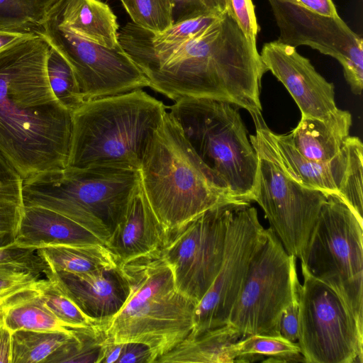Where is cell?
<instances>
[{"label": "cell", "instance_id": "cell-1", "mask_svg": "<svg viewBox=\"0 0 363 363\" xmlns=\"http://www.w3.org/2000/svg\"><path fill=\"white\" fill-rule=\"evenodd\" d=\"M118 42L149 82L177 101L184 97L227 101L263 119L261 80L267 72L227 11L204 33L187 41L162 43L133 22L119 28Z\"/></svg>", "mask_w": 363, "mask_h": 363}, {"label": "cell", "instance_id": "cell-23", "mask_svg": "<svg viewBox=\"0 0 363 363\" xmlns=\"http://www.w3.org/2000/svg\"><path fill=\"white\" fill-rule=\"evenodd\" d=\"M23 286L0 299V320L11 331H58L75 329L61 322L45 305L33 285Z\"/></svg>", "mask_w": 363, "mask_h": 363}, {"label": "cell", "instance_id": "cell-12", "mask_svg": "<svg viewBox=\"0 0 363 363\" xmlns=\"http://www.w3.org/2000/svg\"><path fill=\"white\" fill-rule=\"evenodd\" d=\"M237 202L211 208L166 235L162 252L177 289L198 304L221 266L229 218Z\"/></svg>", "mask_w": 363, "mask_h": 363}, {"label": "cell", "instance_id": "cell-30", "mask_svg": "<svg viewBox=\"0 0 363 363\" xmlns=\"http://www.w3.org/2000/svg\"><path fill=\"white\" fill-rule=\"evenodd\" d=\"M60 0H0V28L34 33Z\"/></svg>", "mask_w": 363, "mask_h": 363}, {"label": "cell", "instance_id": "cell-29", "mask_svg": "<svg viewBox=\"0 0 363 363\" xmlns=\"http://www.w3.org/2000/svg\"><path fill=\"white\" fill-rule=\"evenodd\" d=\"M33 285L45 305L67 327L78 329L100 325L78 307L51 276L38 279Z\"/></svg>", "mask_w": 363, "mask_h": 363}, {"label": "cell", "instance_id": "cell-4", "mask_svg": "<svg viewBox=\"0 0 363 363\" xmlns=\"http://www.w3.org/2000/svg\"><path fill=\"white\" fill-rule=\"evenodd\" d=\"M139 174L166 235L211 208L240 201L220 187L167 111L148 141Z\"/></svg>", "mask_w": 363, "mask_h": 363}, {"label": "cell", "instance_id": "cell-25", "mask_svg": "<svg viewBox=\"0 0 363 363\" xmlns=\"http://www.w3.org/2000/svg\"><path fill=\"white\" fill-rule=\"evenodd\" d=\"M36 252L55 271L84 273L118 267L115 255L103 244L48 245Z\"/></svg>", "mask_w": 363, "mask_h": 363}, {"label": "cell", "instance_id": "cell-34", "mask_svg": "<svg viewBox=\"0 0 363 363\" xmlns=\"http://www.w3.org/2000/svg\"><path fill=\"white\" fill-rule=\"evenodd\" d=\"M223 14L219 16L206 15L187 18L174 23L169 28L162 33L150 32L153 39L158 42L178 43L187 41L204 33Z\"/></svg>", "mask_w": 363, "mask_h": 363}, {"label": "cell", "instance_id": "cell-42", "mask_svg": "<svg viewBox=\"0 0 363 363\" xmlns=\"http://www.w3.org/2000/svg\"><path fill=\"white\" fill-rule=\"evenodd\" d=\"M11 331L0 320V363H10Z\"/></svg>", "mask_w": 363, "mask_h": 363}, {"label": "cell", "instance_id": "cell-16", "mask_svg": "<svg viewBox=\"0 0 363 363\" xmlns=\"http://www.w3.org/2000/svg\"><path fill=\"white\" fill-rule=\"evenodd\" d=\"M279 29V42L307 45L336 59L356 95L363 89V40L337 16H328L300 6L269 0Z\"/></svg>", "mask_w": 363, "mask_h": 363}, {"label": "cell", "instance_id": "cell-8", "mask_svg": "<svg viewBox=\"0 0 363 363\" xmlns=\"http://www.w3.org/2000/svg\"><path fill=\"white\" fill-rule=\"evenodd\" d=\"M363 221L328 193L302 253L301 268L331 288L363 330Z\"/></svg>", "mask_w": 363, "mask_h": 363}, {"label": "cell", "instance_id": "cell-39", "mask_svg": "<svg viewBox=\"0 0 363 363\" xmlns=\"http://www.w3.org/2000/svg\"><path fill=\"white\" fill-rule=\"evenodd\" d=\"M298 292L284 310L279 322L280 336L291 342H297L298 328Z\"/></svg>", "mask_w": 363, "mask_h": 363}, {"label": "cell", "instance_id": "cell-37", "mask_svg": "<svg viewBox=\"0 0 363 363\" xmlns=\"http://www.w3.org/2000/svg\"><path fill=\"white\" fill-rule=\"evenodd\" d=\"M174 23L206 15H222L226 12L225 0H171Z\"/></svg>", "mask_w": 363, "mask_h": 363}, {"label": "cell", "instance_id": "cell-6", "mask_svg": "<svg viewBox=\"0 0 363 363\" xmlns=\"http://www.w3.org/2000/svg\"><path fill=\"white\" fill-rule=\"evenodd\" d=\"M140 182L138 170L67 167L23 180V206L62 214L107 246Z\"/></svg>", "mask_w": 363, "mask_h": 363}, {"label": "cell", "instance_id": "cell-40", "mask_svg": "<svg viewBox=\"0 0 363 363\" xmlns=\"http://www.w3.org/2000/svg\"><path fill=\"white\" fill-rule=\"evenodd\" d=\"M291 3L303 7L321 15L337 16V10L333 0H276Z\"/></svg>", "mask_w": 363, "mask_h": 363}, {"label": "cell", "instance_id": "cell-5", "mask_svg": "<svg viewBox=\"0 0 363 363\" xmlns=\"http://www.w3.org/2000/svg\"><path fill=\"white\" fill-rule=\"evenodd\" d=\"M166 108L142 89L84 101L72 113L67 167L139 171L148 141Z\"/></svg>", "mask_w": 363, "mask_h": 363}, {"label": "cell", "instance_id": "cell-14", "mask_svg": "<svg viewBox=\"0 0 363 363\" xmlns=\"http://www.w3.org/2000/svg\"><path fill=\"white\" fill-rule=\"evenodd\" d=\"M264 235L257 209L250 202H237L228 224L221 266L195 308L194 327L188 335L196 336L228 323L251 259Z\"/></svg>", "mask_w": 363, "mask_h": 363}, {"label": "cell", "instance_id": "cell-3", "mask_svg": "<svg viewBox=\"0 0 363 363\" xmlns=\"http://www.w3.org/2000/svg\"><path fill=\"white\" fill-rule=\"evenodd\" d=\"M128 294L121 309L100 325L104 340L147 345L156 360L192 330L196 303L176 287L162 249L119 262Z\"/></svg>", "mask_w": 363, "mask_h": 363}, {"label": "cell", "instance_id": "cell-35", "mask_svg": "<svg viewBox=\"0 0 363 363\" xmlns=\"http://www.w3.org/2000/svg\"><path fill=\"white\" fill-rule=\"evenodd\" d=\"M0 265L17 267L39 276L45 274L49 269L36 250L20 247L13 243L0 248Z\"/></svg>", "mask_w": 363, "mask_h": 363}, {"label": "cell", "instance_id": "cell-10", "mask_svg": "<svg viewBox=\"0 0 363 363\" xmlns=\"http://www.w3.org/2000/svg\"><path fill=\"white\" fill-rule=\"evenodd\" d=\"M255 124L250 140L259 157L305 187L337 194L363 221V145L358 137L350 136L335 157L320 162L303 156L288 134L274 133L264 120Z\"/></svg>", "mask_w": 363, "mask_h": 363}, {"label": "cell", "instance_id": "cell-9", "mask_svg": "<svg viewBox=\"0 0 363 363\" xmlns=\"http://www.w3.org/2000/svg\"><path fill=\"white\" fill-rule=\"evenodd\" d=\"M296 259L270 228L265 229L228 320L242 337L280 336L281 314L298 292Z\"/></svg>", "mask_w": 363, "mask_h": 363}, {"label": "cell", "instance_id": "cell-11", "mask_svg": "<svg viewBox=\"0 0 363 363\" xmlns=\"http://www.w3.org/2000/svg\"><path fill=\"white\" fill-rule=\"evenodd\" d=\"M297 344L306 363H362L363 330L328 286L301 268Z\"/></svg>", "mask_w": 363, "mask_h": 363}, {"label": "cell", "instance_id": "cell-33", "mask_svg": "<svg viewBox=\"0 0 363 363\" xmlns=\"http://www.w3.org/2000/svg\"><path fill=\"white\" fill-rule=\"evenodd\" d=\"M155 363L150 347L143 343H114L104 340L98 363Z\"/></svg>", "mask_w": 363, "mask_h": 363}, {"label": "cell", "instance_id": "cell-27", "mask_svg": "<svg viewBox=\"0 0 363 363\" xmlns=\"http://www.w3.org/2000/svg\"><path fill=\"white\" fill-rule=\"evenodd\" d=\"M23 179L0 152V248L15 241L22 217Z\"/></svg>", "mask_w": 363, "mask_h": 363}, {"label": "cell", "instance_id": "cell-31", "mask_svg": "<svg viewBox=\"0 0 363 363\" xmlns=\"http://www.w3.org/2000/svg\"><path fill=\"white\" fill-rule=\"evenodd\" d=\"M46 72L55 96L66 109L73 113L85 101L71 66L50 46L47 56Z\"/></svg>", "mask_w": 363, "mask_h": 363}, {"label": "cell", "instance_id": "cell-22", "mask_svg": "<svg viewBox=\"0 0 363 363\" xmlns=\"http://www.w3.org/2000/svg\"><path fill=\"white\" fill-rule=\"evenodd\" d=\"M352 116L338 108L324 118L303 117L288 133L296 150L307 159L327 162L335 157L350 136Z\"/></svg>", "mask_w": 363, "mask_h": 363}, {"label": "cell", "instance_id": "cell-41", "mask_svg": "<svg viewBox=\"0 0 363 363\" xmlns=\"http://www.w3.org/2000/svg\"><path fill=\"white\" fill-rule=\"evenodd\" d=\"M38 35L30 32H19L0 28V52L20 43Z\"/></svg>", "mask_w": 363, "mask_h": 363}, {"label": "cell", "instance_id": "cell-38", "mask_svg": "<svg viewBox=\"0 0 363 363\" xmlns=\"http://www.w3.org/2000/svg\"><path fill=\"white\" fill-rule=\"evenodd\" d=\"M39 277L17 267L0 265V299L35 282Z\"/></svg>", "mask_w": 363, "mask_h": 363}, {"label": "cell", "instance_id": "cell-24", "mask_svg": "<svg viewBox=\"0 0 363 363\" xmlns=\"http://www.w3.org/2000/svg\"><path fill=\"white\" fill-rule=\"evenodd\" d=\"M242 338L229 324L196 335H187L155 363H232L231 346Z\"/></svg>", "mask_w": 363, "mask_h": 363}, {"label": "cell", "instance_id": "cell-32", "mask_svg": "<svg viewBox=\"0 0 363 363\" xmlns=\"http://www.w3.org/2000/svg\"><path fill=\"white\" fill-rule=\"evenodd\" d=\"M132 22L154 33H162L174 23L171 0H120Z\"/></svg>", "mask_w": 363, "mask_h": 363}, {"label": "cell", "instance_id": "cell-21", "mask_svg": "<svg viewBox=\"0 0 363 363\" xmlns=\"http://www.w3.org/2000/svg\"><path fill=\"white\" fill-rule=\"evenodd\" d=\"M48 16L85 40L111 49L120 45L117 17L100 0H60Z\"/></svg>", "mask_w": 363, "mask_h": 363}, {"label": "cell", "instance_id": "cell-18", "mask_svg": "<svg viewBox=\"0 0 363 363\" xmlns=\"http://www.w3.org/2000/svg\"><path fill=\"white\" fill-rule=\"evenodd\" d=\"M45 275L53 277L78 307L101 325L121 309L128 294L127 284L118 267L84 273L49 268Z\"/></svg>", "mask_w": 363, "mask_h": 363}, {"label": "cell", "instance_id": "cell-28", "mask_svg": "<svg viewBox=\"0 0 363 363\" xmlns=\"http://www.w3.org/2000/svg\"><path fill=\"white\" fill-rule=\"evenodd\" d=\"M75 331V330H74ZM58 331L18 330L11 335L10 363H48L74 334Z\"/></svg>", "mask_w": 363, "mask_h": 363}, {"label": "cell", "instance_id": "cell-2", "mask_svg": "<svg viewBox=\"0 0 363 363\" xmlns=\"http://www.w3.org/2000/svg\"><path fill=\"white\" fill-rule=\"evenodd\" d=\"M40 35L0 52V152L23 180L67 166L72 113L49 84Z\"/></svg>", "mask_w": 363, "mask_h": 363}, {"label": "cell", "instance_id": "cell-36", "mask_svg": "<svg viewBox=\"0 0 363 363\" xmlns=\"http://www.w3.org/2000/svg\"><path fill=\"white\" fill-rule=\"evenodd\" d=\"M226 11L235 21L252 48L256 51L259 30L252 0H225Z\"/></svg>", "mask_w": 363, "mask_h": 363}, {"label": "cell", "instance_id": "cell-13", "mask_svg": "<svg viewBox=\"0 0 363 363\" xmlns=\"http://www.w3.org/2000/svg\"><path fill=\"white\" fill-rule=\"evenodd\" d=\"M35 33L71 66L85 101L149 86L144 74L121 45L111 49L85 40L48 15Z\"/></svg>", "mask_w": 363, "mask_h": 363}, {"label": "cell", "instance_id": "cell-17", "mask_svg": "<svg viewBox=\"0 0 363 363\" xmlns=\"http://www.w3.org/2000/svg\"><path fill=\"white\" fill-rule=\"evenodd\" d=\"M259 55L266 71H270L285 86L301 116L324 118L337 108L333 84L320 75L296 48L277 40L265 43Z\"/></svg>", "mask_w": 363, "mask_h": 363}, {"label": "cell", "instance_id": "cell-15", "mask_svg": "<svg viewBox=\"0 0 363 363\" xmlns=\"http://www.w3.org/2000/svg\"><path fill=\"white\" fill-rule=\"evenodd\" d=\"M328 194L301 185L272 162L259 157L250 199L262 208L286 251L301 259Z\"/></svg>", "mask_w": 363, "mask_h": 363}, {"label": "cell", "instance_id": "cell-20", "mask_svg": "<svg viewBox=\"0 0 363 363\" xmlns=\"http://www.w3.org/2000/svg\"><path fill=\"white\" fill-rule=\"evenodd\" d=\"M13 244L35 250L48 245H104L69 218L39 206H24Z\"/></svg>", "mask_w": 363, "mask_h": 363}, {"label": "cell", "instance_id": "cell-7", "mask_svg": "<svg viewBox=\"0 0 363 363\" xmlns=\"http://www.w3.org/2000/svg\"><path fill=\"white\" fill-rule=\"evenodd\" d=\"M237 108L218 99L184 97L169 112L220 187L250 202L259 157Z\"/></svg>", "mask_w": 363, "mask_h": 363}, {"label": "cell", "instance_id": "cell-19", "mask_svg": "<svg viewBox=\"0 0 363 363\" xmlns=\"http://www.w3.org/2000/svg\"><path fill=\"white\" fill-rule=\"evenodd\" d=\"M165 238L140 182L107 247L118 264L161 250Z\"/></svg>", "mask_w": 363, "mask_h": 363}, {"label": "cell", "instance_id": "cell-26", "mask_svg": "<svg viewBox=\"0 0 363 363\" xmlns=\"http://www.w3.org/2000/svg\"><path fill=\"white\" fill-rule=\"evenodd\" d=\"M233 362H304L297 342L281 336L250 335L230 348Z\"/></svg>", "mask_w": 363, "mask_h": 363}]
</instances>
